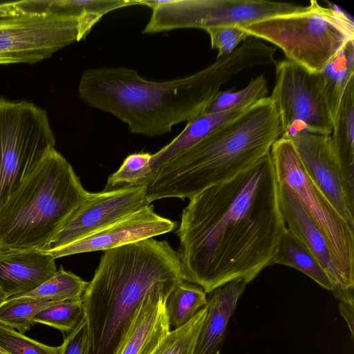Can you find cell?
Wrapping results in <instances>:
<instances>
[{
    "label": "cell",
    "mask_w": 354,
    "mask_h": 354,
    "mask_svg": "<svg viewBox=\"0 0 354 354\" xmlns=\"http://www.w3.org/2000/svg\"><path fill=\"white\" fill-rule=\"evenodd\" d=\"M286 230L270 151L189 198L176 232L183 279L206 293L235 279L248 283L273 265Z\"/></svg>",
    "instance_id": "obj_1"
},
{
    "label": "cell",
    "mask_w": 354,
    "mask_h": 354,
    "mask_svg": "<svg viewBox=\"0 0 354 354\" xmlns=\"http://www.w3.org/2000/svg\"><path fill=\"white\" fill-rule=\"evenodd\" d=\"M268 64L264 45L248 37L206 68L170 81H149L122 66L88 68L81 75L78 94L88 106L125 123L131 133L152 138L201 115L234 75Z\"/></svg>",
    "instance_id": "obj_2"
},
{
    "label": "cell",
    "mask_w": 354,
    "mask_h": 354,
    "mask_svg": "<svg viewBox=\"0 0 354 354\" xmlns=\"http://www.w3.org/2000/svg\"><path fill=\"white\" fill-rule=\"evenodd\" d=\"M184 281L176 251L148 239L104 251L82 297L87 354H117L143 299Z\"/></svg>",
    "instance_id": "obj_3"
},
{
    "label": "cell",
    "mask_w": 354,
    "mask_h": 354,
    "mask_svg": "<svg viewBox=\"0 0 354 354\" xmlns=\"http://www.w3.org/2000/svg\"><path fill=\"white\" fill-rule=\"evenodd\" d=\"M283 133L279 111L265 97L164 164L147 189V200L191 198L225 181L270 153Z\"/></svg>",
    "instance_id": "obj_4"
},
{
    "label": "cell",
    "mask_w": 354,
    "mask_h": 354,
    "mask_svg": "<svg viewBox=\"0 0 354 354\" xmlns=\"http://www.w3.org/2000/svg\"><path fill=\"white\" fill-rule=\"evenodd\" d=\"M91 194L53 150L0 207V250H43Z\"/></svg>",
    "instance_id": "obj_5"
},
{
    "label": "cell",
    "mask_w": 354,
    "mask_h": 354,
    "mask_svg": "<svg viewBox=\"0 0 354 354\" xmlns=\"http://www.w3.org/2000/svg\"><path fill=\"white\" fill-rule=\"evenodd\" d=\"M250 36L280 48L288 60L312 73L326 66L354 41V23L336 6L311 0L306 6L241 26Z\"/></svg>",
    "instance_id": "obj_6"
},
{
    "label": "cell",
    "mask_w": 354,
    "mask_h": 354,
    "mask_svg": "<svg viewBox=\"0 0 354 354\" xmlns=\"http://www.w3.org/2000/svg\"><path fill=\"white\" fill-rule=\"evenodd\" d=\"M76 41V17L55 1L0 3V65L35 64Z\"/></svg>",
    "instance_id": "obj_7"
},
{
    "label": "cell",
    "mask_w": 354,
    "mask_h": 354,
    "mask_svg": "<svg viewBox=\"0 0 354 354\" xmlns=\"http://www.w3.org/2000/svg\"><path fill=\"white\" fill-rule=\"evenodd\" d=\"M47 112L0 97V207L55 149Z\"/></svg>",
    "instance_id": "obj_8"
},
{
    "label": "cell",
    "mask_w": 354,
    "mask_h": 354,
    "mask_svg": "<svg viewBox=\"0 0 354 354\" xmlns=\"http://www.w3.org/2000/svg\"><path fill=\"white\" fill-rule=\"evenodd\" d=\"M270 155L279 184L289 192L325 237L346 290L354 288V231L306 174L292 141L281 136Z\"/></svg>",
    "instance_id": "obj_9"
},
{
    "label": "cell",
    "mask_w": 354,
    "mask_h": 354,
    "mask_svg": "<svg viewBox=\"0 0 354 354\" xmlns=\"http://www.w3.org/2000/svg\"><path fill=\"white\" fill-rule=\"evenodd\" d=\"M150 8V19L143 34L182 28H206L220 26H243L269 17L299 9L288 2L265 0H138Z\"/></svg>",
    "instance_id": "obj_10"
},
{
    "label": "cell",
    "mask_w": 354,
    "mask_h": 354,
    "mask_svg": "<svg viewBox=\"0 0 354 354\" xmlns=\"http://www.w3.org/2000/svg\"><path fill=\"white\" fill-rule=\"evenodd\" d=\"M270 97L280 116L283 133L306 131L330 135L333 116L321 73H312L288 59L277 62Z\"/></svg>",
    "instance_id": "obj_11"
},
{
    "label": "cell",
    "mask_w": 354,
    "mask_h": 354,
    "mask_svg": "<svg viewBox=\"0 0 354 354\" xmlns=\"http://www.w3.org/2000/svg\"><path fill=\"white\" fill-rule=\"evenodd\" d=\"M147 189L129 186L91 193L42 250L48 252L74 243L150 205Z\"/></svg>",
    "instance_id": "obj_12"
},
{
    "label": "cell",
    "mask_w": 354,
    "mask_h": 354,
    "mask_svg": "<svg viewBox=\"0 0 354 354\" xmlns=\"http://www.w3.org/2000/svg\"><path fill=\"white\" fill-rule=\"evenodd\" d=\"M287 137L310 180L354 231V192L344 180L330 135L301 131Z\"/></svg>",
    "instance_id": "obj_13"
},
{
    "label": "cell",
    "mask_w": 354,
    "mask_h": 354,
    "mask_svg": "<svg viewBox=\"0 0 354 354\" xmlns=\"http://www.w3.org/2000/svg\"><path fill=\"white\" fill-rule=\"evenodd\" d=\"M176 223L145 206L106 227L64 247L48 251L56 259L68 255L106 251L172 232Z\"/></svg>",
    "instance_id": "obj_14"
},
{
    "label": "cell",
    "mask_w": 354,
    "mask_h": 354,
    "mask_svg": "<svg viewBox=\"0 0 354 354\" xmlns=\"http://www.w3.org/2000/svg\"><path fill=\"white\" fill-rule=\"evenodd\" d=\"M57 270L55 259L48 251L0 250V289L6 299L36 289Z\"/></svg>",
    "instance_id": "obj_15"
},
{
    "label": "cell",
    "mask_w": 354,
    "mask_h": 354,
    "mask_svg": "<svg viewBox=\"0 0 354 354\" xmlns=\"http://www.w3.org/2000/svg\"><path fill=\"white\" fill-rule=\"evenodd\" d=\"M281 210L286 227L299 239L315 256L334 286L337 299L353 297V292L345 290L335 266L330 247L317 225L306 214L297 201L279 184Z\"/></svg>",
    "instance_id": "obj_16"
},
{
    "label": "cell",
    "mask_w": 354,
    "mask_h": 354,
    "mask_svg": "<svg viewBox=\"0 0 354 354\" xmlns=\"http://www.w3.org/2000/svg\"><path fill=\"white\" fill-rule=\"evenodd\" d=\"M171 291L156 290L143 299L117 354H152L170 331L165 304Z\"/></svg>",
    "instance_id": "obj_17"
},
{
    "label": "cell",
    "mask_w": 354,
    "mask_h": 354,
    "mask_svg": "<svg viewBox=\"0 0 354 354\" xmlns=\"http://www.w3.org/2000/svg\"><path fill=\"white\" fill-rule=\"evenodd\" d=\"M247 284L235 279L207 293V314L193 354H221L229 322Z\"/></svg>",
    "instance_id": "obj_18"
},
{
    "label": "cell",
    "mask_w": 354,
    "mask_h": 354,
    "mask_svg": "<svg viewBox=\"0 0 354 354\" xmlns=\"http://www.w3.org/2000/svg\"><path fill=\"white\" fill-rule=\"evenodd\" d=\"M252 104L240 105L223 112L202 113L187 122L185 127L177 136L156 153L152 154L149 163L151 181L156 171L164 164L241 113Z\"/></svg>",
    "instance_id": "obj_19"
},
{
    "label": "cell",
    "mask_w": 354,
    "mask_h": 354,
    "mask_svg": "<svg viewBox=\"0 0 354 354\" xmlns=\"http://www.w3.org/2000/svg\"><path fill=\"white\" fill-rule=\"evenodd\" d=\"M330 138L344 180L354 192V78L347 85L334 117Z\"/></svg>",
    "instance_id": "obj_20"
},
{
    "label": "cell",
    "mask_w": 354,
    "mask_h": 354,
    "mask_svg": "<svg viewBox=\"0 0 354 354\" xmlns=\"http://www.w3.org/2000/svg\"><path fill=\"white\" fill-rule=\"evenodd\" d=\"M281 264L297 269L322 288L333 291L334 286L315 256L287 227L281 240L273 264Z\"/></svg>",
    "instance_id": "obj_21"
},
{
    "label": "cell",
    "mask_w": 354,
    "mask_h": 354,
    "mask_svg": "<svg viewBox=\"0 0 354 354\" xmlns=\"http://www.w3.org/2000/svg\"><path fill=\"white\" fill-rule=\"evenodd\" d=\"M206 304L207 293L201 287L185 281L177 284L165 304L170 327L183 326Z\"/></svg>",
    "instance_id": "obj_22"
},
{
    "label": "cell",
    "mask_w": 354,
    "mask_h": 354,
    "mask_svg": "<svg viewBox=\"0 0 354 354\" xmlns=\"http://www.w3.org/2000/svg\"><path fill=\"white\" fill-rule=\"evenodd\" d=\"M333 119L349 82L354 78V43L350 41L321 73Z\"/></svg>",
    "instance_id": "obj_23"
},
{
    "label": "cell",
    "mask_w": 354,
    "mask_h": 354,
    "mask_svg": "<svg viewBox=\"0 0 354 354\" xmlns=\"http://www.w3.org/2000/svg\"><path fill=\"white\" fill-rule=\"evenodd\" d=\"M55 2L58 7L76 17L79 41L106 14L121 8L139 5L138 0H59Z\"/></svg>",
    "instance_id": "obj_24"
},
{
    "label": "cell",
    "mask_w": 354,
    "mask_h": 354,
    "mask_svg": "<svg viewBox=\"0 0 354 354\" xmlns=\"http://www.w3.org/2000/svg\"><path fill=\"white\" fill-rule=\"evenodd\" d=\"M88 282L65 270L61 266L57 272L36 289L12 297L64 301L81 299Z\"/></svg>",
    "instance_id": "obj_25"
},
{
    "label": "cell",
    "mask_w": 354,
    "mask_h": 354,
    "mask_svg": "<svg viewBox=\"0 0 354 354\" xmlns=\"http://www.w3.org/2000/svg\"><path fill=\"white\" fill-rule=\"evenodd\" d=\"M60 301L24 297H10L0 306V324L24 334L28 330L34 317L41 310Z\"/></svg>",
    "instance_id": "obj_26"
},
{
    "label": "cell",
    "mask_w": 354,
    "mask_h": 354,
    "mask_svg": "<svg viewBox=\"0 0 354 354\" xmlns=\"http://www.w3.org/2000/svg\"><path fill=\"white\" fill-rule=\"evenodd\" d=\"M152 154L137 152L129 154L120 168L108 178L104 190L123 187L146 186L151 183L149 163Z\"/></svg>",
    "instance_id": "obj_27"
},
{
    "label": "cell",
    "mask_w": 354,
    "mask_h": 354,
    "mask_svg": "<svg viewBox=\"0 0 354 354\" xmlns=\"http://www.w3.org/2000/svg\"><path fill=\"white\" fill-rule=\"evenodd\" d=\"M267 93V80L263 74L259 75L241 89L220 91L203 113L223 112L240 105L253 104L266 97Z\"/></svg>",
    "instance_id": "obj_28"
},
{
    "label": "cell",
    "mask_w": 354,
    "mask_h": 354,
    "mask_svg": "<svg viewBox=\"0 0 354 354\" xmlns=\"http://www.w3.org/2000/svg\"><path fill=\"white\" fill-rule=\"evenodd\" d=\"M206 314L205 306L185 325L170 330L152 354H193Z\"/></svg>",
    "instance_id": "obj_29"
},
{
    "label": "cell",
    "mask_w": 354,
    "mask_h": 354,
    "mask_svg": "<svg viewBox=\"0 0 354 354\" xmlns=\"http://www.w3.org/2000/svg\"><path fill=\"white\" fill-rule=\"evenodd\" d=\"M84 319V309L81 299L60 301L47 307L34 317L33 322L44 324L69 333Z\"/></svg>",
    "instance_id": "obj_30"
},
{
    "label": "cell",
    "mask_w": 354,
    "mask_h": 354,
    "mask_svg": "<svg viewBox=\"0 0 354 354\" xmlns=\"http://www.w3.org/2000/svg\"><path fill=\"white\" fill-rule=\"evenodd\" d=\"M0 348L9 354H62L63 345L50 346L0 324Z\"/></svg>",
    "instance_id": "obj_31"
},
{
    "label": "cell",
    "mask_w": 354,
    "mask_h": 354,
    "mask_svg": "<svg viewBox=\"0 0 354 354\" xmlns=\"http://www.w3.org/2000/svg\"><path fill=\"white\" fill-rule=\"evenodd\" d=\"M211 47L218 51L217 57L227 55L237 48L250 36L241 26H220L206 28Z\"/></svg>",
    "instance_id": "obj_32"
},
{
    "label": "cell",
    "mask_w": 354,
    "mask_h": 354,
    "mask_svg": "<svg viewBox=\"0 0 354 354\" xmlns=\"http://www.w3.org/2000/svg\"><path fill=\"white\" fill-rule=\"evenodd\" d=\"M62 354H87L88 326L84 319L64 339Z\"/></svg>",
    "instance_id": "obj_33"
},
{
    "label": "cell",
    "mask_w": 354,
    "mask_h": 354,
    "mask_svg": "<svg viewBox=\"0 0 354 354\" xmlns=\"http://www.w3.org/2000/svg\"><path fill=\"white\" fill-rule=\"evenodd\" d=\"M353 304L354 303L339 301V308L342 317L349 326L352 337H353Z\"/></svg>",
    "instance_id": "obj_34"
},
{
    "label": "cell",
    "mask_w": 354,
    "mask_h": 354,
    "mask_svg": "<svg viewBox=\"0 0 354 354\" xmlns=\"http://www.w3.org/2000/svg\"><path fill=\"white\" fill-rule=\"evenodd\" d=\"M6 297L0 289V306L6 300Z\"/></svg>",
    "instance_id": "obj_35"
},
{
    "label": "cell",
    "mask_w": 354,
    "mask_h": 354,
    "mask_svg": "<svg viewBox=\"0 0 354 354\" xmlns=\"http://www.w3.org/2000/svg\"><path fill=\"white\" fill-rule=\"evenodd\" d=\"M0 354H9L4 350H3L1 348H0Z\"/></svg>",
    "instance_id": "obj_36"
}]
</instances>
